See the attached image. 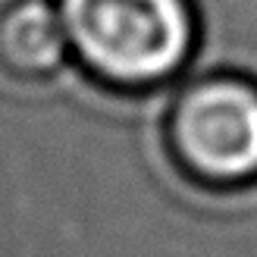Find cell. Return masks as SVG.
<instances>
[{
    "label": "cell",
    "instance_id": "cell-1",
    "mask_svg": "<svg viewBox=\"0 0 257 257\" xmlns=\"http://www.w3.org/2000/svg\"><path fill=\"white\" fill-rule=\"evenodd\" d=\"M69 50L113 88H151L195 47L188 0H57Z\"/></svg>",
    "mask_w": 257,
    "mask_h": 257
},
{
    "label": "cell",
    "instance_id": "cell-2",
    "mask_svg": "<svg viewBox=\"0 0 257 257\" xmlns=\"http://www.w3.org/2000/svg\"><path fill=\"white\" fill-rule=\"evenodd\" d=\"M170 138L179 160L207 182L257 176V88L238 79H207L176 100Z\"/></svg>",
    "mask_w": 257,
    "mask_h": 257
},
{
    "label": "cell",
    "instance_id": "cell-3",
    "mask_svg": "<svg viewBox=\"0 0 257 257\" xmlns=\"http://www.w3.org/2000/svg\"><path fill=\"white\" fill-rule=\"evenodd\" d=\"M69 54L60 10L47 0H13L0 10V69L38 82L54 75Z\"/></svg>",
    "mask_w": 257,
    "mask_h": 257
}]
</instances>
